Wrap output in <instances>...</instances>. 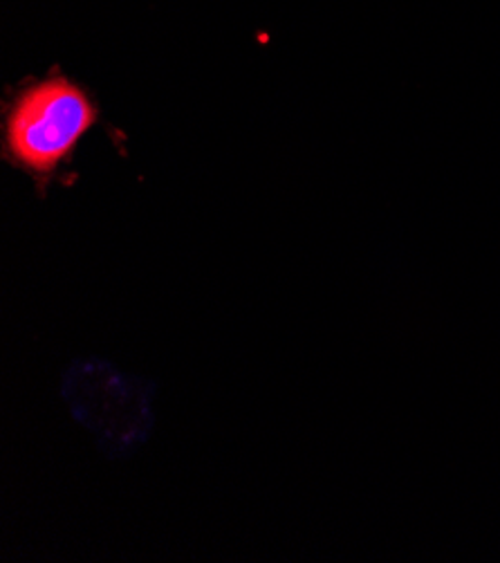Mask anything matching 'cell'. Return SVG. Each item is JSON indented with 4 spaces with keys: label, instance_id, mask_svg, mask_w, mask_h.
Returning a JSON list of instances; mask_svg holds the SVG:
<instances>
[{
    "label": "cell",
    "instance_id": "obj_2",
    "mask_svg": "<svg viewBox=\"0 0 500 563\" xmlns=\"http://www.w3.org/2000/svg\"><path fill=\"white\" fill-rule=\"evenodd\" d=\"M66 400L77 418L103 438L105 446L129 449L142 442L151 427L148 400L140 382L105 364H84L66 377Z\"/></svg>",
    "mask_w": 500,
    "mask_h": 563
},
{
    "label": "cell",
    "instance_id": "obj_1",
    "mask_svg": "<svg viewBox=\"0 0 500 563\" xmlns=\"http://www.w3.org/2000/svg\"><path fill=\"white\" fill-rule=\"evenodd\" d=\"M97 122L95 97L73 77L52 70L27 79L3 106V157L38 185H49Z\"/></svg>",
    "mask_w": 500,
    "mask_h": 563
}]
</instances>
